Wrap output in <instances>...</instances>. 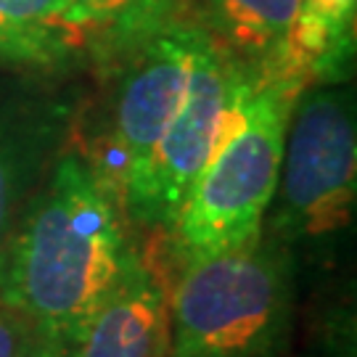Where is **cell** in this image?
Listing matches in <instances>:
<instances>
[{
    "label": "cell",
    "mask_w": 357,
    "mask_h": 357,
    "mask_svg": "<svg viewBox=\"0 0 357 357\" xmlns=\"http://www.w3.org/2000/svg\"><path fill=\"white\" fill-rule=\"evenodd\" d=\"M116 199L98 167L64 156L0 257V299L66 355L138 257Z\"/></svg>",
    "instance_id": "cell-1"
},
{
    "label": "cell",
    "mask_w": 357,
    "mask_h": 357,
    "mask_svg": "<svg viewBox=\"0 0 357 357\" xmlns=\"http://www.w3.org/2000/svg\"><path fill=\"white\" fill-rule=\"evenodd\" d=\"M299 98V90L262 82L249 72V85L233 103L215 151L175 217L172 233L185 262L225 255L262 236Z\"/></svg>",
    "instance_id": "cell-2"
},
{
    "label": "cell",
    "mask_w": 357,
    "mask_h": 357,
    "mask_svg": "<svg viewBox=\"0 0 357 357\" xmlns=\"http://www.w3.org/2000/svg\"><path fill=\"white\" fill-rule=\"evenodd\" d=\"M294 262L278 238L185 262L169 302V357H281Z\"/></svg>",
    "instance_id": "cell-3"
},
{
    "label": "cell",
    "mask_w": 357,
    "mask_h": 357,
    "mask_svg": "<svg viewBox=\"0 0 357 357\" xmlns=\"http://www.w3.org/2000/svg\"><path fill=\"white\" fill-rule=\"evenodd\" d=\"M283 143L270 236L315 241L344 230L355 215L357 135L352 96L323 88L302 98Z\"/></svg>",
    "instance_id": "cell-4"
},
{
    "label": "cell",
    "mask_w": 357,
    "mask_h": 357,
    "mask_svg": "<svg viewBox=\"0 0 357 357\" xmlns=\"http://www.w3.org/2000/svg\"><path fill=\"white\" fill-rule=\"evenodd\" d=\"M246 85V66L233 61L204 32L178 114L156 143L141 178L122 193L130 217L143 225L172 230L180 206L209 162L230 109Z\"/></svg>",
    "instance_id": "cell-5"
},
{
    "label": "cell",
    "mask_w": 357,
    "mask_h": 357,
    "mask_svg": "<svg viewBox=\"0 0 357 357\" xmlns=\"http://www.w3.org/2000/svg\"><path fill=\"white\" fill-rule=\"evenodd\" d=\"M202 38V26L175 19L122 61L112 132V172L119 199L141 178L156 143L178 114Z\"/></svg>",
    "instance_id": "cell-6"
},
{
    "label": "cell",
    "mask_w": 357,
    "mask_h": 357,
    "mask_svg": "<svg viewBox=\"0 0 357 357\" xmlns=\"http://www.w3.org/2000/svg\"><path fill=\"white\" fill-rule=\"evenodd\" d=\"M169 336V299L141 257L93 315L69 357H162Z\"/></svg>",
    "instance_id": "cell-7"
},
{
    "label": "cell",
    "mask_w": 357,
    "mask_h": 357,
    "mask_svg": "<svg viewBox=\"0 0 357 357\" xmlns=\"http://www.w3.org/2000/svg\"><path fill=\"white\" fill-rule=\"evenodd\" d=\"M185 0H64V22L77 51L125 61L146 40L175 22Z\"/></svg>",
    "instance_id": "cell-8"
},
{
    "label": "cell",
    "mask_w": 357,
    "mask_h": 357,
    "mask_svg": "<svg viewBox=\"0 0 357 357\" xmlns=\"http://www.w3.org/2000/svg\"><path fill=\"white\" fill-rule=\"evenodd\" d=\"M302 0H206V35L233 61L259 64L291 29Z\"/></svg>",
    "instance_id": "cell-9"
},
{
    "label": "cell",
    "mask_w": 357,
    "mask_h": 357,
    "mask_svg": "<svg viewBox=\"0 0 357 357\" xmlns=\"http://www.w3.org/2000/svg\"><path fill=\"white\" fill-rule=\"evenodd\" d=\"M72 53L64 0H0V59L53 64Z\"/></svg>",
    "instance_id": "cell-10"
},
{
    "label": "cell",
    "mask_w": 357,
    "mask_h": 357,
    "mask_svg": "<svg viewBox=\"0 0 357 357\" xmlns=\"http://www.w3.org/2000/svg\"><path fill=\"white\" fill-rule=\"evenodd\" d=\"M0 357H69L19 307L0 299Z\"/></svg>",
    "instance_id": "cell-11"
},
{
    "label": "cell",
    "mask_w": 357,
    "mask_h": 357,
    "mask_svg": "<svg viewBox=\"0 0 357 357\" xmlns=\"http://www.w3.org/2000/svg\"><path fill=\"white\" fill-rule=\"evenodd\" d=\"M22 193V167L19 156L13 151L8 138L0 132V257L6 252L8 243V228H11V217Z\"/></svg>",
    "instance_id": "cell-12"
},
{
    "label": "cell",
    "mask_w": 357,
    "mask_h": 357,
    "mask_svg": "<svg viewBox=\"0 0 357 357\" xmlns=\"http://www.w3.org/2000/svg\"><path fill=\"white\" fill-rule=\"evenodd\" d=\"M355 3L357 0H302L299 3V16L326 26L333 35L352 38Z\"/></svg>",
    "instance_id": "cell-13"
}]
</instances>
